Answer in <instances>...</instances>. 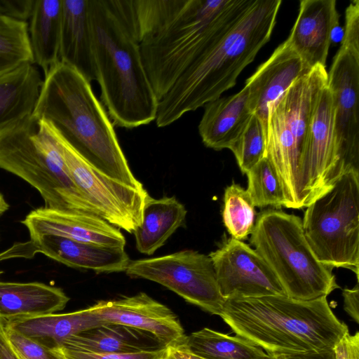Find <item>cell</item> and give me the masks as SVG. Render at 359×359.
I'll return each instance as SVG.
<instances>
[{
  "instance_id": "cell-24",
  "label": "cell",
  "mask_w": 359,
  "mask_h": 359,
  "mask_svg": "<svg viewBox=\"0 0 359 359\" xmlns=\"http://www.w3.org/2000/svg\"><path fill=\"white\" fill-rule=\"evenodd\" d=\"M42 83L34 63L0 75V130L32 114Z\"/></svg>"
},
{
  "instance_id": "cell-40",
  "label": "cell",
  "mask_w": 359,
  "mask_h": 359,
  "mask_svg": "<svg viewBox=\"0 0 359 359\" xmlns=\"http://www.w3.org/2000/svg\"><path fill=\"white\" fill-rule=\"evenodd\" d=\"M271 359H335L333 349L303 353L284 354L271 357Z\"/></svg>"
},
{
  "instance_id": "cell-41",
  "label": "cell",
  "mask_w": 359,
  "mask_h": 359,
  "mask_svg": "<svg viewBox=\"0 0 359 359\" xmlns=\"http://www.w3.org/2000/svg\"><path fill=\"white\" fill-rule=\"evenodd\" d=\"M0 359H20L7 339L2 318H0Z\"/></svg>"
},
{
  "instance_id": "cell-10",
  "label": "cell",
  "mask_w": 359,
  "mask_h": 359,
  "mask_svg": "<svg viewBox=\"0 0 359 359\" xmlns=\"http://www.w3.org/2000/svg\"><path fill=\"white\" fill-rule=\"evenodd\" d=\"M60 152L71 178L97 215L129 233L140 226L147 190L121 183L98 172L67 143L53 124L39 119Z\"/></svg>"
},
{
  "instance_id": "cell-5",
  "label": "cell",
  "mask_w": 359,
  "mask_h": 359,
  "mask_svg": "<svg viewBox=\"0 0 359 359\" xmlns=\"http://www.w3.org/2000/svg\"><path fill=\"white\" fill-rule=\"evenodd\" d=\"M218 316L237 336L271 357L332 350L348 331L334 314L327 297L228 299Z\"/></svg>"
},
{
  "instance_id": "cell-37",
  "label": "cell",
  "mask_w": 359,
  "mask_h": 359,
  "mask_svg": "<svg viewBox=\"0 0 359 359\" xmlns=\"http://www.w3.org/2000/svg\"><path fill=\"white\" fill-rule=\"evenodd\" d=\"M34 0H0V15L27 21L31 13Z\"/></svg>"
},
{
  "instance_id": "cell-34",
  "label": "cell",
  "mask_w": 359,
  "mask_h": 359,
  "mask_svg": "<svg viewBox=\"0 0 359 359\" xmlns=\"http://www.w3.org/2000/svg\"><path fill=\"white\" fill-rule=\"evenodd\" d=\"M4 323L8 341L20 356L25 359H59L50 347L7 327L4 320Z\"/></svg>"
},
{
  "instance_id": "cell-6",
  "label": "cell",
  "mask_w": 359,
  "mask_h": 359,
  "mask_svg": "<svg viewBox=\"0 0 359 359\" xmlns=\"http://www.w3.org/2000/svg\"><path fill=\"white\" fill-rule=\"evenodd\" d=\"M0 168L36 189L46 208L98 216L74 183L41 121L32 115L0 130Z\"/></svg>"
},
{
  "instance_id": "cell-8",
  "label": "cell",
  "mask_w": 359,
  "mask_h": 359,
  "mask_svg": "<svg viewBox=\"0 0 359 359\" xmlns=\"http://www.w3.org/2000/svg\"><path fill=\"white\" fill-rule=\"evenodd\" d=\"M327 83L326 67L316 66L294 82L269 109L265 156L278 176L287 208H303L299 183L302 155L313 109Z\"/></svg>"
},
{
  "instance_id": "cell-21",
  "label": "cell",
  "mask_w": 359,
  "mask_h": 359,
  "mask_svg": "<svg viewBox=\"0 0 359 359\" xmlns=\"http://www.w3.org/2000/svg\"><path fill=\"white\" fill-rule=\"evenodd\" d=\"M59 61L95 80L88 15V0H62Z\"/></svg>"
},
{
  "instance_id": "cell-30",
  "label": "cell",
  "mask_w": 359,
  "mask_h": 359,
  "mask_svg": "<svg viewBox=\"0 0 359 359\" xmlns=\"http://www.w3.org/2000/svg\"><path fill=\"white\" fill-rule=\"evenodd\" d=\"M255 215V206L246 189L236 183L226 187L222 219L231 238L241 241L247 239L254 228Z\"/></svg>"
},
{
  "instance_id": "cell-18",
  "label": "cell",
  "mask_w": 359,
  "mask_h": 359,
  "mask_svg": "<svg viewBox=\"0 0 359 359\" xmlns=\"http://www.w3.org/2000/svg\"><path fill=\"white\" fill-rule=\"evenodd\" d=\"M335 0H302L287 42L312 69L326 67L332 33L339 27Z\"/></svg>"
},
{
  "instance_id": "cell-17",
  "label": "cell",
  "mask_w": 359,
  "mask_h": 359,
  "mask_svg": "<svg viewBox=\"0 0 359 359\" xmlns=\"http://www.w3.org/2000/svg\"><path fill=\"white\" fill-rule=\"evenodd\" d=\"M22 223L30 238L54 235L114 248H125L126 244L118 228L95 215L41 207L29 212Z\"/></svg>"
},
{
  "instance_id": "cell-15",
  "label": "cell",
  "mask_w": 359,
  "mask_h": 359,
  "mask_svg": "<svg viewBox=\"0 0 359 359\" xmlns=\"http://www.w3.org/2000/svg\"><path fill=\"white\" fill-rule=\"evenodd\" d=\"M87 309L102 323L122 325L148 332L165 346L184 342L187 338L174 312L143 292L100 300Z\"/></svg>"
},
{
  "instance_id": "cell-33",
  "label": "cell",
  "mask_w": 359,
  "mask_h": 359,
  "mask_svg": "<svg viewBox=\"0 0 359 359\" xmlns=\"http://www.w3.org/2000/svg\"><path fill=\"white\" fill-rule=\"evenodd\" d=\"M59 359H165L167 346L132 353H97L59 344L50 348Z\"/></svg>"
},
{
  "instance_id": "cell-2",
  "label": "cell",
  "mask_w": 359,
  "mask_h": 359,
  "mask_svg": "<svg viewBox=\"0 0 359 359\" xmlns=\"http://www.w3.org/2000/svg\"><path fill=\"white\" fill-rule=\"evenodd\" d=\"M281 0H248L158 101V128L219 97L270 40Z\"/></svg>"
},
{
  "instance_id": "cell-19",
  "label": "cell",
  "mask_w": 359,
  "mask_h": 359,
  "mask_svg": "<svg viewBox=\"0 0 359 359\" xmlns=\"http://www.w3.org/2000/svg\"><path fill=\"white\" fill-rule=\"evenodd\" d=\"M37 253L76 269L97 273L125 272L130 259L125 248L78 241L54 235L30 238Z\"/></svg>"
},
{
  "instance_id": "cell-42",
  "label": "cell",
  "mask_w": 359,
  "mask_h": 359,
  "mask_svg": "<svg viewBox=\"0 0 359 359\" xmlns=\"http://www.w3.org/2000/svg\"><path fill=\"white\" fill-rule=\"evenodd\" d=\"M9 208V205L4 196L0 193V216L6 212Z\"/></svg>"
},
{
  "instance_id": "cell-3",
  "label": "cell",
  "mask_w": 359,
  "mask_h": 359,
  "mask_svg": "<svg viewBox=\"0 0 359 359\" xmlns=\"http://www.w3.org/2000/svg\"><path fill=\"white\" fill-rule=\"evenodd\" d=\"M95 80L114 126L155 121L158 100L146 73L129 0H88Z\"/></svg>"
},
{
  "instance_id": "cell-12",
  "label": "cell",
  "mask_w": 359,
  "mask_h": 359,
  "mask_svg": "<svg viewBox=\"0 0 359 359\" xmlns=\"http://www.w3.org/2000/svg\"><path fill=\"white\" fill-rule=\"evenodd\" d=\"M346 173L337 142L333 97L327 83L313 109L302 155L299 183L303 208L328 191Z\"/></svg>"
},
{
  "instance_id": "cell-36",
  "label": "cell",
  "mask_w": 359,
  "mask_h": 359,
  "mask_svg": "<svg viewBox=\"0 0 359 359\" xmlns=\"http://www.w3.org/2000/svg\"><path fill=\"white\" fill-rule=\"evenodd\" d=\"M335 359H359V332H346L333 348Z\"/></svg>"
},
{
  "instance_id": "cell-25",
  "label": "cell",
  "mask_w": 359,
  "mask_h": 359,
  "mask_svg": "<svg viewBox=\"0 0 359 359\" xmlns=\"http://www.w3.org/2000/svg\"><path fill=\"white\" fill-rule=\"evenodd\" d=\"M187 211L175 196L154 198L147 196L142 224L133 232L137 250L152 255L185 221Z\"/></svg>"
},
{
  "instance_id": "cell-26",
  "label": "cell",
  "mask_w": 359,
  "mask_h": 359,
  "mask_svg": "<svg viewBox=\"0 0 359 359\" xmlns=\"http://www.w3.org/2000/svg\"><path fill=\"white\" fill-rule=\"evenodd\" d=\"M62 0H34L28 32L34 63L46 76L59 61Z\"/></svg>"
},
{
  "instance_id": "cell-1",
  "label": "cell",
  "mask_w": 359,
  "mask_h": 359,
  "mask_svg": "<svg viewBox=\"0 0 359 359\" xmlns=\"http://www.w3.org/2000/svg\"><path fill=\"white\" fill-rule=\"evenodd\" d=\"M247 0H130L142 62L158 101Z\"/></svg>"
},
{
  "instance_id": "cell-27",
  "label": "cell",
  "mask_w": 359,
  "mask_h": 359,
  "mask_svg": "<svg viewBox=\"0 0 359 359\" xmlns=\"http://www.w3.org/2000/svg\"><path fill=\"white\" fill-rule=\"evenodd\" d=\"M7 327L52 348L69 337L102 324L86 309L66 313L3 319Z\"/></svg>"
},
{
  "instance_id": "cell-23",
  "label": "cell",
  "mask_w": 359,
  "mask_h": 359,
  "mask_svg": "<svg viewBox=\"0 0 359 359\" xmlns=\"http://www.w3.org/2000/svg\"><path fill=\"white\" fill-rule=\"evenodd\" d=\"M60 344L97 353H132L165 347L151 334L122 325L102 323Z\"/></svg>"
},
{
  "instance_id": "cell-14",
  "label": "cell",
  "mask_w": 359,
  "mask_h": 359,
  "mask_svg": "<svg viewBox=\"0 0 359 359\" xmlns=\"http://www.w3.org/2000/svg\"><path fill=\"white\" fill-rule=\"evenodd\" d=\"M209 256L225 299L285 295L268 264L243 241L231 238Z\"/></svg>"
},
{
  "instance_id": "cell-35",
  "label": "cell",
  "mask_w": 359,
  "mask_h": 359,
  "mask_svg": "<svg viewBox=\"0 0 359 359\" xmlns=\"http://www.w3.org/2000/svg\"><path fill=\"white\" fill-rule=\"evenodd\" d=\"M341 43L359 46V1H351L345 11V27Z\"/></svg>"
},
{
  "instance_id": "cell-32",
  "label": "cell",
  "mask_w": 359,
  "mask_h": 359,
  "mask_svg": "<svg viewBox=\"0 0 359 359\" xmlns=\"http://www.w3.org/2000/svg\"><path fill=\"white\" fill-rule=\"evenodd\" d=\"M243 174L266 155V133L259 118L252 114L244 130L230 148Z\"/></svg>"
},
{
  "instance_id": "cell-11",
  "label": "cell",
  "mask_w": 359,
  "mask_h": 359,
  "mask_svg": "<svg viewBox=\"0 0 359 359\" xmlns=\"http://www.w3.org/2000/svg\"><path fill=\"white\" fill-rule=\"evenodd\" d=\"M125 273L157 283L185 301L217 315L226 299L220 293L209 255L193 250L130 262Z\"/></svg>"
},
{
  "instance_id": "cell-39",
  "label": "cell",
  "mask_w": 359,
  "mask_h": 359,
  "mask_svg": "<svg viewBox=\"0 0 359 359\" xmlns=\"http://www.w3.org/2000/svg\"><path fill=\"white\" fill-rule=\"evenodd\" d=\"M165 359H205L193 352L187 346L185 341L167 346V355Z\"/></svg>"
},
{
  "instance_id": "cell-16",
  "label": "cell",
  "mask_w": 359,
  "mask_h": 359,
  "mask_svg": "<svg viewBox=\"0 0 359 359\" xmlns=\"http://www.w3.org/2000/svg\"><path fill=\"white\" fill-rule=\"evenodd\" d=\"M312 69L286 40L246 80L249 107L262 122L266 136L270 107Z\"/></svg>"
},
{
  "instance_id": "cell-20",
  "label": "cell",
  "mask_w": 359,
  "mask_h": 359,
  "mask_svg": "<svg viewBox=\"0 0 359 359\" xmlns=\"http://www.w3.org/2000/svg\"><path fill=\"white\" fill-rule=\"evenodd\" d=\"M248 97L249 90L245 86L236 94L219 97L203 106L198 128L205 147L217 151L230 149L252 115Z\"/></svg>"
},
{
  "instance_id": "cell-22",
  "label": "cell",
  "mask_w": 359,
  "mask_h": 359,
  "mask_svg": "<svg viewBox=\"0 0 359 359\" xmlns=\"http://www.w3.org/2000/svg\"><path fill=\"white\" fill-rule=\"evenodd\" d=\"M69 301L61 288L43 283L0 281V318L4 320L55 313Z\"/></svg>"
},
{
  "instance_id": "cell-4",
  "label": "cell",
  "mask_w": 359,
  "mask_h": 359,
  "mask_svg": "<svg viewBox=\"0 0 359 359\" xmlns=\"http://www.w3.org/2000/svg\"><path fill=\"white\" fill-rule=\"evenodd\" d=\"M32 115L50 122L98 172L131 187L144 188L130 168L114 124L90 82L74 68L61 62L51 68Z\"/></svg>"
},
{
  "instance_id": "cell-28",
  "label": "cell",
  "mask_w": 359,
  "mask_h": 359,
  "mask_svg": "<svg viewBox=\"0 0 359 359\" xmlns=\"http://www.w3.org/2000/svg\"><path fill=\"white\" fill-rule=\"evenodd\" d=\"M185 344L191 352L205 359H271L261 348L242 337L208 327L187 336Z\"/></svg>"
},
{
  "instance_id": "cell-38",
  "label": "cell",
  "mask_w": 359,
  "mask_h": 359,
  "mask_svg": "<svg viewBox=\"0 0 359 359\" xmlns=\"http://www.w3.org/2000/svg\"><path fill=\"white\" fill-rule=\"evenodd\" d=\"M344 302V310L357 323H359V287L358 282L351 289L344 288L342 290Z\"/></svg>"
},
{
  "instance_id": "cell-29",
  "label": "cell",
  "mask_w": 359,
  "mask_h": 359,
  "mask_svg": "<svg viewBox=\"0 0 359 359\" xmlns=\"http://www.w3.org/2000/svg\"><path fill=\"white\" fill-rule=\"evenodd\" d=\"M27 62L34 63L28 22L0 15V75Z\"/></svg>"
},
{
  "instance_id": "cell-31",
  "label": "cell",
  "mask_w": 359,
  "mask_h": 359,
  "mask_svg": "<svg viewBox=\"0 0 359 359\" xmlns=\"http://www.w3.org/2000/svg\"><path fill=\"white\" fill-rule=\"evenodd\" d=\"M248 191L255 207H285V198L278 176L265 156L247 173Z\"/></svg>"
},
{
  "instance_id": "cell-13",
  "label": "cell",
  "mask_w": 359,
  "mask_h": 359,
  "mask_svg": "<svg viewBox=\"0 0 359 359\" xmlns=\"http://www.w3.org/2000/svg\"><path fill=\"white\" fill-rule=\"evenodd\" d=\"M337 142L346 172H359V47L341 43L327 73Z\"/></svg>"
},
{
  "instance_id": "cell-43",
  "label": "cell",
  "mask_w": 359,
  "mask_h": 359,
  "mask_svg": "<svg viewBox=\"0 0 359 359\" xmlns=\"http://www.w3.org/2000/svg\"><path fill=\"white\" fill-rule=\"evenodd\" d=\"M15 353H16V352H15ZM17 355H18V357H19V358H20V359H25V358H24L23 357H22V356H20V355H18V353H17Z\"/></svg>"
},
{
  "instance_id": "cell-7",
  "label": "cell",
  "mask_w": 359,
  "mask_h": 359,
  "mask_svg": "<svg viewBox=\"0 0 359 359\" xmlns=\"http://www.w3.org/2000/svg\"><path fill=\"white\" fill-rule=\"evenodd\" d=\"M250 243L274 273L287 297L311 300L327 297L339 288L332 269L322 264L310 247L299 217L275 209L261 212Z\"/></svg>"
},
{
  "instance_id": "cell-9",
  "label": "cell",
  "mask_w": 359,
  "mask_h": 359,
  "mask_svg": "<svg viewBox=\"0 0 359 359\" xmlns=\"http://www.w3.org/2000/svg\"><path fill=\"white\" fill-rule=\"evenodd\" d=\"M306 238L318 259L359 276V172L341 177L306 208L302 220Z\"/></svg>"
}]
</instances>
